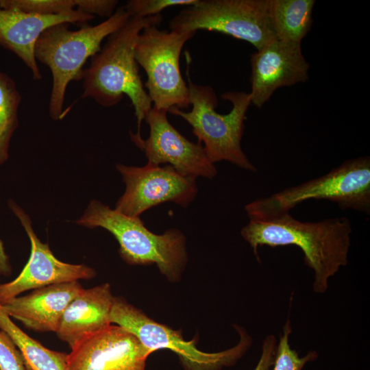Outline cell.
Returning a JSON list of instances; mask_svg holds the SVG:
<instances>
[{"mask_svg": "<svg viewBox=\"0 0 370 370\" xmlns=\"http://www.w3.org/2000/svg\"><path fill=\"white\" fill-rule=\"evenodd\" d=\"M352 225L343 217L320 221H301L289 213L267 220L250 219L241 231L260 260L258 248L295 245L304 254L306 264L313 270V291L323 293L329 279L348 262Z\"/></svg>", "mask_w": 370, "mask_h": 370, "instance_id": "obj_1", "label": "cell"}, {"mask_svg": "<svg viewBox=\"0 0 370 370\" xmlns=\"http://www.w3.org/2000/svg\"><path fill=\"white\" fill-rule=\"evenodd\" d=\"M162 21L160 14L130 17L122 27L108 37L83 71L82 98H92L98 104L109 108L119 103L124 95L129 97L137 121V133L130 132L132 140L142 138V121L153 107L139 75L134 57L135 45L145 27L160 25Z\"/></svg>", "mask_w": 370, "mask_h": 370, "instance_id": "obj_2", "label": "cell"}, {"mask_svg": "<svg viewBox=\"0 0 370 370\" xmlns=\"http://www.w3.org/2000/svg\"><path fill=\"white\" fill-rule=\"evenodd\" d=\"M124 7H120L103 22L83 27L77 30L69 28V23H60L47 29L35 46L36 61L47 65L52 75L49 112L54 120L63 116L65 92L72 81L81 80L84 66L101 49L102 41L122 27L130 18Z\"/></svg>", "mask_w": 370, "mask_h": 370, "instance_id": "obj_3", "label": "cell"}, {"mask_svg": "<svg viewBox=\"0 0 370 370\" xmlns=\"http://www.w3.org/2000/svg\"><path fill=\"white\" fill-rule=\"evenodd\" d=\"M76 223L110 232L119 244V253L130 264H156L171 281L177 280L187 261L186 238L177 229L163 234L150 232L140 217L125 215L97 200H92Z\"/></svg>", "mask_w": 370, "mask_h": 370, "instance_id": "obj_4", "label": "cell"}, {"mask_svg": "<svg viewBox=\"0 0 370 370\" xmlns=\"http://www.w3.org/2000/svg\"><path fill=\"white\" fill-rule=\"evenodd\" d=\"M187 85L192 110L184 112L173 108L168 112L182 117L190 125L198 142L204 143L205 152L211 162L227 160L240 168L256 171V166L247 158L241 144L246 112L251 104L249 93H223L221 97L230 101L232 108L229 113L222 114L215 110L218 99L210 86L196 84L188 75Z\"/></svg>", "mask_w": 370, "mask_h": 370, "instance_id": "obj_5", "label": "cell"}, {"mask_svg": "<svg viewBox=\"0 0 370 370\" xmlns=\"http://www.w3.org/2000/svg\"><path fill=\"white\" fill-rule=\"evenodd\" d=\"M310 199L330 201L341 209L369 214L370 158L348 160L324 175L259 198L245 208L249 219L267 220Z\"/></svg>", "mask_w": 370, "mask_h": 370, "instance_id": "obj_6", "label": "cell"}, {"mask_svg": "<svg viewBox=\"0 0 370 370\" xmlns=\"http://www.w3.org/2000/svg\"><path fill=\"white\" fill-rule=\"evenodd\" d=\"M160 25L145 27L138 36L134 57L147 75L144 87L153 107L168 112L190 106L188 88L180 68L181 51L195 32L161 30Z\"/></svg>", "mask_w": 370, "mask_h": 370, "instance_id": "obj_7", "label": "cell"}, {"mask_svg": "<svg viewBox=\"0 0 370 370\" xmlns=\"http://www.w3.org/2000/svg\"><path fill=\"white\" fill-rule=\"evenodd\" d=\"M171 30H207L247 41L257 51L277 39L269 0H197L169 21Z\"/></svg>", "mask_w": 370, "mask_h": 370, "instance_id": "obj_8", "label": "cell"}, {"mask_svg": "<svg viewBox=\"0 0 370 370\" xmlns=\"http://www.w3.org/2000/svg\"><path fill=\"white\" fill-rule=\"evenodd\" d=\"M110 323L135 335L149 354L168 349L178 355L186 370H221L234 365L251 345V338L241 328L234 347L219 352L206 353L196 347V341H186L179 332L154 321L122 297H114Z\"/></svg>", "mask_w": 370, "mask_h": 370, "instance_id": "obj_9", "label": "cell"}, {"mask_svg": "<svg viewBox=\"0 0 370 370\" xmlns=\"http://www.w3.org/2000/svg\"><path fill=\"white\" fill-rule=\"evenodd\" d=\"M125 190L115 210L131 217H140L145 210L164 202L186 208L195 198L196 179L180 174L171 165L160 166L147 163L132 166L117 164Z\"/></svg>", "mask_w": 370, "mask_h": 370, "instance_id": "obj_10", "label": "cell"}, {"mask_svg": "<svg viewBox=\"0 0 370 370\" xmlns=\"http://www.w3.org/2000/svg\"><path fill=\"white\" fill-rule=\"evenodd\" d=\"M8 204L29 237L31 253L27 264L17 277L10 282L0 284V304L28 290L79 280H90L96 275L95 269L86 264H70L58 260L48 244L42 243L35 234L29 215L14 200L9 199Z\"/></svg>", "mask_w": 370, "mask_h": 370, "instance_id": "obj_11", "label": "cell"}, {"mask_svg": "<svg viewBox=\"0 0 370 370\" xmlns=\"http://www.w3.org/2000/svg\"><path fill=\"white\" fill-rule=\"evenodd\" d=\"M167 112L152 107L145 118L149 126V136L134 142L143 150L148 162L169 163L180 174L196 179H213L217 174L214 163L208 159L200 143H193L180 133L169 121Z\"/></svg>", "mask_w": 370, "mask_h": 370, "instance_id": "obj_12", "label": "cell"}, {"mask_svg": "<svg viewBox=\"0 0 370 370\" xmlns=\"http://www.w3.org/2000/svg\"><path fill=\"white\" fill-rule=\"evenodd\" d=\"M71 349L66 370H145L150 355L135 335L112 323Z\"/></svg>", "mask_w": 370, "mask_h": 370, "instance_id": "obj_13", "label": "cell"}, {"mask_svg": "<svg viewBox=\"0 0 370 370\" xmlns=\"http://www.w3.org/2000/svg\"><path fill=\"white\" fill-rule=\"evenodd\" d=\"M251 103L260 108L273 93L308 79L301 43L275 39L251 55Z\"/></svg>", "mask_w": 370, "mask_h": 370, "instance_id": "obj_14", "label": "cell"}, {"mask_svg": "<svg viewBox=\"0 0 370 370\" xmlns=\"http://www.w3.org/2000/svg\"><path fill=\"white\" fill-rule=\"evenodd\" d=\"M94 16L77 9L50 16L24 13L0 8V45L15 53L31 71L36 80L42 79L34 56L40 35L60 23H87Z\"/></svg>", "mask_w": 370, "mask_h": 370, "instance_id": "obj_15", "label": "cell"}, {"mask_svg": "<svg viewBox=\"0 0 370 370\" xmlns=\"http://www.w3.org/2000/svg\"><path fill=\"white\" fill-rule=\"evenodd\" d=\"M83 289L78 281L55 284L1 304L4 312L27 329L56 332L69 303Z\"/></svg>", "mask_w": 370, "mask_h": 370, "instance_id": "obj_16", "label": "cell"}, {"mask_svg": "<svg viewBox=\"0 0 370 370\" xmlns=\"http://www.w3.org/2000/svg\"><path fill=\"white\" fill-rule=\"evenodd\" d=\"M114 297L108 283L83 288L67 306L57 336L71 348L84 337L111 324Z\"/></svg>", "mask_w": 370, "mask_h": 370, "instance_id": "obj_17", "label": "cell"}, {"mask_svg": "<svg viewBox=\"0 0 370 370\" xmlns=\"http://www.w3.org/2000/svg\"><path fill=\"white\" fill-rule=\"evenodd\" d=\"M314 0H269L277 39L301 43L312 23Z\"/></svg>", "mask_w": 370, "mask_h": 370, "instance_id": "obj_18", "label": "cell"}, {"mask_svg": "<svg viewBox=\"0 0 370 370\" xmlns=\"http://www.w3.org/2000/svg\"><path fill=\"white\" fill-rule=\"evenodd\" d=\"M0 330L12 340L23 356L26 370H66L67 354L49 349L21 330L0 305Z\"/></svg>", "mask_w": 370, "mask_h": 370, "instance_id": "obj_19", "label": "cell"}, {"mask_svg": "<svg viewBox=\"0 0 370 370\" xmlns=\"http://www.w3.org/2000/svg\"><path fill=\"white\" fill-rule=\"evenodd\" d=\"M21 96L14 81L0 71V166L9 158L11 138L18 126Z\"/></svg>", "mask_w": 370, "mask_h": 370, "instance_id": "obj_20", "label": "cell"}, {"mask_svg": "<svg viewBox=\"0 0 370 370\" xmlns=\"http://www.w3.org/2000/svg\"><path fill=\"white\" fill-rule=\"evenodd\" d=\"M291 332V320L287 319L276 346L271 370H302L308 362H313L319 357L315 351H309L300 357L298 352L291 347L289 338Z\"/></svg>", "mask_w": 370, "mask_h": 370, "instance_id": "obj_21", "label": "cell"}, {"mask_svg": "<svg viewBox=\"0 0 370 370\" xmlns=\"http://www.w3.org/2000/svg\"><path fill=\"white\" fill-rule=\"evenodd\" d=\"M0 8L24 13L50 16L75 10L74 0H0Z\"/></svg>", "mask_w": 370, "mask_h": 370, "instance_id": "obj_22", "label": "cell"}, {"mask_svg": "<svg viewBox=\"0 0 370 370\" xmlns=\"http://www.w3.org/2000/svg\"><path fill=\"white\" fill-rule=\"evenodd\" d=\"M197 0H130L124 7L130 17L146 18L160 14L173 6H189Z\"/></svg>", "mask_w": 370, "mask_h": 370, "instance_id": "obj_23", "label": "cell"}, {"mask_svg": "<svg viewBox=\"0 0 370 370\" xmlns=\"http://www.w3.org/2000/svg\"><path fill=\"white\" fill-rule=\"evenodd\" d=\"M0 370H26L21 353L3 330H0Z\"/></svg>", "mask_w": 370, "mask_h": 370, "instance_id": "obj_24", "label": "cell"}, {"mask_svg": "<svg viewBox=\"0 0 370 370\" xmlns=\"http://www.w3.org/2000/svg\"><path fill=\"white\" fill-rule=\"evenodd\" d=\"M76 9L95 16L110 17L119 3L116 0H74Z\"/></svg>", "mask_w": 370, "mask_h": 370, "instance_id": "obj_25", "label": "cell"}, {"mask_svg": "<svg viewBox=\"0 0 370 370\" xmlns=\"http://www.w3.org/2000/svg\"><path fill=\"white\" fill-rule=\"evenodd\" d=\"M277 346L275 336L269 334L265 337L262 345V352L254 370H271Z\"/></svg>", "mask_w": 370, "mask_h": 370, "instance_id": "obj_26", "label": "cell"}, {"mask_svg": "<svg viewBox=\"0 0 370 370\" xmlns=\"http://www.w3.org/2000/svg\"><path fill=\"white\" fill-rule=\"evenodd\" d=\"M12 273V266L4 243L0 238V275L8 276Z\"/></svg>", "mask_w": 370, "mask_h": 370, "instance_id": "obj_27", "label": "cell"}]
</instances>
